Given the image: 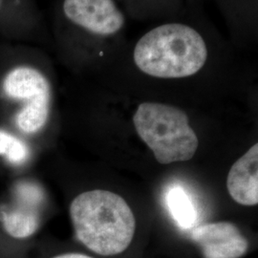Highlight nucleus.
<instances>
[{"mask_svg": "<svg viewBox=\"0 0 258 258\" xmlns=\"http://www.w3.org/2000/svg\"><path fill=\"white\" fill-rule=\"evenodd\" d=\"M166 205L176 224L184 230L194 229L197 212L194 201L182 186L174 185L166 194Z\"/></svg>", "mask_w": 258, "mask_h": 258, "instance_id": "nucleus-9", "label": "nucleus"}, {"mask_svg": "<svg viewBox=\"0 0 258 258\" xmlns=\"http://www.w3.org/2000/svg\"><path fill=\"white\" fill-rule=\"evenodd\" d=\"M3 90L11 99L25 102L17 115L22 132L35 134L44 127L51 103V86L44 75L34 67H16L5 77Z\"/></svg>", "mask_w": 258, "mask_h": 258, "instance_id": "nucleus-4", "label": "nucleus"}, {"mask_svg": "<svg viewBox=\"0 0 258 258\" xmlns=\"http://www.w3.org/2000/svg\"><path fill=\"white\" fill-rule=\"evenodd\" d=\"M63 12L72 23L100 36L118 33L125 22L113 0H64Z\"/></svg>", "mask_w": 258, "mask_h": 258, "instance_id": "nucleus-5", "label": "nucleus"}, {"mask_svg": "<svg viewBox=\"0 0 258 258\" xmlns=\"http://www.w3.org/2000/svg\"><path fill=\"white\" fill-rule=\"evenodd\" d=\"M16 195V206L0 210V223L10 236L25 239L32 236L39 227V209L44 201V194L37 184L20 183Z\"/></svg>", "mask_w": 258, "mask_h": 258, "instance_id": "nucleus-6", "label": "nucleus"}, {"mask_svg": "<svg viewBox=\"0 0 258 258\" xmlns=\"http://www.w3.org/2000/svg\"><path fill=\"white\" fill-rule=\"evenodd\" d=\"M208 48L194 28L168 23L150 30L139 39L133 58L145 74L160 79H181L196 74L206 64Z\"/></svg>", "mask_w": 258, "mask_h": 258, "instance_id": "nucleus-2", "label": "nucleus"}, {"mask_svg": "<svg viewBox=\"0 0 258 258\" xmlns=\"http://www.w3.org/2000/svg\"><path fill=\"white\" fill-rule=\"evenodd\" d=\"M227 187L231 198L243 206L258 203V145L249 148L231 166Z\"/></svg>", "mask_w": 258, "mask_h": 258, "instance_id": "nucleus-8", "label": "nucleus"}, {"mask_svg": "<svg viewBox=\"0 0 258 258\" xmlns=\"http://www.w3.org/2000/svg\"><path fill=\"white\" fill-rule=\"evenodd\" d=\"M190 236L202 250L204 258H239L247 252L249 246L239 229L229 222L195 227Z\"/></svg>", "mask_w": 258, "mask_h": 258, "instance_id": "nucleus-7", "label": "nucleus"}, {"mask_svg": "<svg viewBox=\"0 0 258 258\" xmlns=\"http://www.w3.org/2000/svg\"><path fill=\"white\" fill-rule=\"evenodd\" d=\"M70 217L78 240L101 255H116L128 248L136 222L120 195L102 189L78 195L70 205Z\"/></svg>", "mask_w": 258, "mask_h": 258, "instance_id": "nucleus-1", "label": "nucleus"}, {"mask_svg": "<svg viewBox=\"0 0 258 258\" xmlns=\"http://www.w3.org/2000/svg\"><path fill=\"white\" fill-rule=\"evenodd\" d=\"M133 122L139 137L162 165L190 160L199 146L186 114L175 106L144 102L135 112Z\"/></svg>", "mask_w": 258, "mask_h": 258, "instance_id": "nucleus-3", "label": "nucleus"}, {"mask_svg": "<svg viewBox=\"0 0 258 258\" xmlns=\"http://www.w3.org/2000/svg\"><path fill=\"white\" fill-rule=\"evenodd\" d=\"M0 155L15 164H23L29 156L27 145L9 132L0 130Z\"/></svg>", "mask_w": 258, "mask_h": 258, "instance_id": "nucleus-10", "label": "nucleus"}, {"mask_svg": "<svg viewBox=\"0 0 258 258\" xmlns=\"http://www.w3.org/2000/svg\"><path fill=\"white\" fill-rule=\"evenodd\" d=\"M54 258H93L85 254H82V253H65V254H60L57 255Z\"/></svg>", "mask_w": 258, "mask_h": 258, "instance_id": "nucleus-11", "label": "nucleus"}]
</instances>
